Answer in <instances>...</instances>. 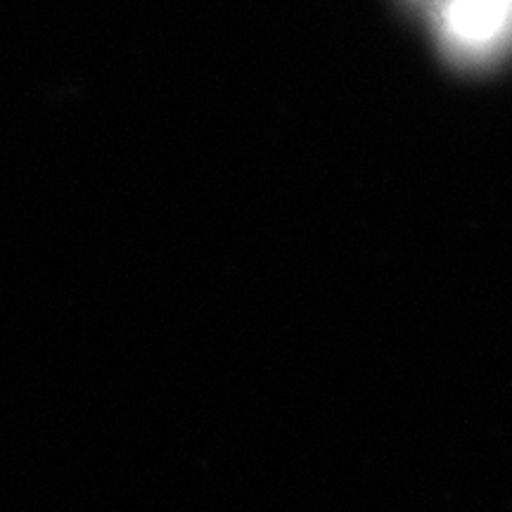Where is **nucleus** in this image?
Returning a JSON list of instances; mask_svg holds the SVG:
<instances>
[{
    "instance_id": "1",
    "label": "nucleus",
    "mask_w": 512,
    "mask_h": 512,
    "mask_svg": "<svg viewBox=\"0 0 512 512\" xmlns=\"http://www.w3.org/2000/svg\"><path fill=\"white\" fill-rule=\"evenodd\" d=\"M439 36L458 60H489L512 46V0H446Z\"/></svg>"
}]
</instances>
